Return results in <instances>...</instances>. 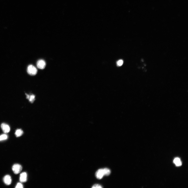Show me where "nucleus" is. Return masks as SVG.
<instances>
[{
	"label": "nucleus",
	"instance_id": "4468645a",
	"mask_svg": "<svg viewBox=\"0 0 188 188\" xmlns=\"http://www.w3.org/2000/svg\"><path fill=\"white\" fill-rule=\"evenodd\" d=\"M23 188V185L20 183H17L15 187L16 188Z\"/></svg>",
	"mask_w": 188,
	"mask_h": 188
},
{
	"label": "nucleus",
	"instance_id": "1a4fd4ad",
	"mask_svg": "<svg viewBox=\"0 0 188 188\" xmlns=\"http://www.w3.org/2000/svg\"><path fill=\"white\" fill-rule=\"evenodd\" d=\"M23 131L21 129H18L16 131L15 135L16 137H21L23 134Z\"/></svg>",
	"mask_w": 188,
	"mask_h": 188
},
{
	"label": "nucleus",
	"instance_id": "9b49d317",
	"mask_svg": "<svg viewBox=\"0 0 188 188\" xmlns=\"http://www.w3.org/2000/svg\"><path fill=\"white\" fill-rule=\"evenodd\" d=\"M105 176H108L110 175L111 172L110 170L107 168L103 169Z\"/></svg>",
	"mask_w": 188,
	"mask_h": 188
},
{
	"label": "nucleus",
	"instance_id": "f8f14e48",
	"mask_svg": "<svg viewBox=\"0 0 188 188\" xmlns=\"http://www.w3.org/2000/svg\"><path fill=\"white\" fill-rule=\"evenodd\" d=\"M8 138V136L6 134H2L0 135V141L6 140Z\"/></svg>",
	"mask_w": 188,
	"mask_h": 188
},
{
	"label": "nucleus",
	"instance_id": "7ed1b4c3",
	"mask_svg": "<svg viewBox=\"0 0 188 188\" xmlns=\"http://www.w3.org/2000/svg\"><path fill=\"white\" fill-rule=\"evenodd\" d=\"M1 127L3 131L5 133L9 132L10 128L9 125L5 123H3L1 125Z\"/></svg>",
	"mask_w": 188,
	"mask_h": 188
},
{
	"label": "nucleus",
	"instance_id": "f03ea898",
	"mask_svg": "<svg viewBox=\"0 0 188 188\" xmlns=\"http://www.w3.org/2000/svg\"><path fill=\"white\" fill-rule=\"evenodd\" d=\"M22 169V167L20 165L18 164L14 165L12 167V170L13 172L15 174L20 173Z\"/></svg>",
	"mask_w": 188,
	"mask_h": 188
},
{
	"label": "nucleus",
	"instance_id": "0eeeda50",
	"mask_svg": "<svg viewBox=\"0 0 188 188\" xmlns=\"http://www.w3.org/2000/svg\"><path fill=\"white\" fill-rule=\"evenodd\" d=\"M20 181L22 183L26 182L27 180V174L25 172L21 173L20 175Z\"/></svg>",
	"mask_w": 188,
	"mask_h": 188
},
{
	"label": "nucleus",
	"instance_id": "ddd939ff",
	"mask_svg": "<svg viewBox=\"0 0 188 188\" xmlns=\"http://www.w3.org/2000/svg\"><path fill=\"white\" fill-rule=\"evenodd\" d=\"M123 61L122 60H119L117 62V65L119 66H121L123 64Z\"/></svg>",
	"mask_w": 188,
	"mask_h": 188
},
{
	"label": "nucleus",
	"instance_id": "423d86ee",
	"mask_svg": "<svg viewBox=\"0 0 188 188\" xmlns=\"http://www.w3.org/2000/svg\"><path fill=\"white\" fill-rule=\"evenodd\" d=\"M3 181L5 184L9 185L11 183L12 179L10 175H6L4 177Z\"/></svg>",
	"mask_w": 188,
	"mask_h": 188
},
{
	"label": "nucleus",
	"instance_id": "9d476101",
	"mask_svg": "<svg viewBox=\"0 0 188 188\" xmlns=\"http://www.w3.org/2000/svg\"><path fill=\"white\" fill-rule=\"evenodd\" d=\"M173 162L177 166H180L181 165L182 163L180 159L178 158H176L174 159Z\"/></svg>",
	"mask_w": 188,
	"mask_h": 188
},
{
	"label": "nucleus",
	"instance_id": "39448f33",
	"mask_svg": "<svg viewBox=\"0 0 188 188\" xmlns=\"http://www.w3.org/2000/svg\"><path fill=\"white\" fill-rule=\"evenodd\" d=\"M37 67L39 69H44L46 66V63L45 61L43 60H40L37 62Z\"/></svg>",
	"mask_w": 188,
	"mask_h": 188
},
{
	"label": "nucleus",
	"instance_id": "6e6552de",
	"mask_svg": "<svg viewBox=\"0 0 188 188\" xmlns=\"http://www.w3.org/2000/svg\"><path fill=\"white\" fill-rule=\"evenodd\" d=\"M26 98L28 99L29 101L31 103H33L35 100V96L33 94L31 95L26 94Z\"/></svg>",
	"mask_w": 188,
	"mask_h": 188
},
{
	"label": "nucleus",
	"instance_id": "20e7f679",
	"mask_svg": "<svg viewBox=\"0 0 188 188\" xmlns=\"http://www.w3.org/2000/svg\"><path fill=\"white\" fill-rule=\"evenodd\" d=\"M95 176L98 179H101L103 176H105L103 169H100L98 170L95 174Z\"/></svg>",
	"mask_w": 188,
	"mask_h": 188
},
{
	"label": "nucleus",
	"instance_id": "2eb2a0df",
	"mask_svg": "<svg viewBox=\"0 0 188 188\" xmlns=\"http://www.w3.org/2000/svg\"><path fill=\"white\" fill-rule=\"evenodd\" d=\"M102 187L101 185L99 184H95L92 187V188H102Z\"/></svg>",
	"mask_w": 188,
	"mask_h": 188
},
{
	"label": "nucleus",
	"instance_id": "f257e3e1",
	"mask_svg": "<svg viewBox=\"0 0 188 188\" xmlns=\"http://www.w3.org/2000/svg\"><path fill=\"white\" fill-rule=\"evenodd\" d=\"M27 72L28 74L32 76L36 75L37 72V70L36 67L33 65H29L27 68Z\"/></svg>",
	"mask_w": 188,
	"mask_h": 188
}]
</instances>
